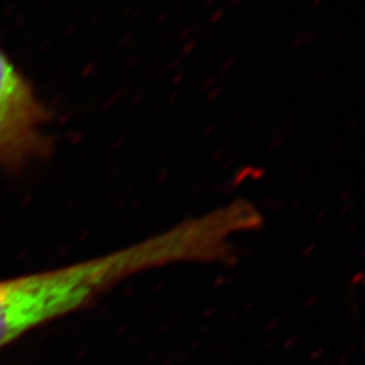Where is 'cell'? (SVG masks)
Instances as JSON below:
<instances>
[{"instance_id": "obj_1", "label": "cell", "mask_w": 365, "mask_h": 365, "mask_svg": "<svg viewBox=\"0 0 365 365\" xmlns=\"http://www.w3.org/2000/svg\"><path fill=\"white\" fill-rule=\"evenodd\" d=\"M146 268L135 245L91 260L0 280V349L29 331L90 306Z\"/></svg>"}, {"instance_id": "obj_2", "label": "cell", "mask_w": 365, "mask_h": 365, "mask_svg": "<svg viewBox=\"0 0 365 365\" xmlns=\"http://www.w3.org/2000/svg\"><path fill=\"white\" fill-rule=\"evenodd\" d=\"M51 113L0 46V168L21 170L49 153Z\"/></svg>"}]
</instances>
